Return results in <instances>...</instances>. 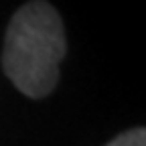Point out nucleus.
<instances>
[{"label": "nucleus", "mask_w": 146, "mask_h": 146, "mask_svg": "<svg viewBox=\"0 0 146 146\" xmlns=\"http://www.w3.org/2000/svg\"><path fill=\"white\" fill-rule=\"evenodd\" d=\"M65 49V29L59 12L49 2H29L8 23L2 69L21 94L41 100L59 81V63Z\"/></svg>", "instance_id": "1"}, {"label": "nucleus", "mask_w": 146, "mask_h": 146, "mask_svg": "<svg viewBox=\"0 0 146 146\" xmlns=\"http://www.w3.org/2000/svg\"><path fill=\"white\" fill-rule=\"evenodd\" d=\"M106 146H146V130L144 128H132V130L116 136Z\"/></svg>", "instance_id": "2"}]
</instances>
